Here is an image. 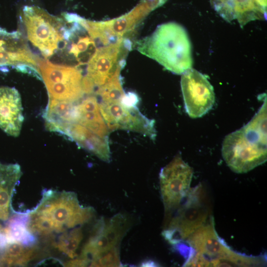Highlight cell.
Returning a JSON list of instances; mask_svg holds the SVG:
<instances>
[{
  "mask_svg": "<svg viewBox=\"0 0 267 267\" xmlns=\"http://www.w3.org/2000/svg\"><path fill=\"white\" fill-rule=\"evenodd\" d=\"M131 225L130 218L121 214L106 222L103 220L99 221L83 246L80 257L89 264L103 253L118 247Z\"/></svg>",
  "mask_w": 267,
  "mask_h": 267,
  "instance_id": "obj_11",
  "label": "cell"
},
{
  "mask_svg": "<svg viewBox=\"0 0 267 267\" xmlns=\"http://www.w3.org/2000/svg\"><path fill=\"white\" fill-rule=\"evenodd\" d=\"M76 108L74 103L49 98L44 114L46 128L65 134L71 125L76 123Z\"/></svg>",
  "mask_w": 267,
  "mask_h": 267,
  "instance_id": "obj_18",
  "label": "cell"
},
{
  "mask_svg": "<svg viewBox=\"0 0 267 267\" xmlns=\"http://www.w3.org/2000/svg\"><path fill=\"white\" fill-rule=\"evenodd\" d=\"M38 57L26 44L21 33L0 27V67L26 64L36 67Z\"/></svg>",
  "mask_w": 267,
  "mask_h": 267,
  "instance_id": "obj_14",
  "label": "cell"
},
{
  "mask_svg": "<svg viewBox=\"0 0 267 267\" xmlns=\"http://www.w3.org/2000/svg\"><path fill=\"white\" fill-rule=\"evenodd\" d=\"M38 67L49 98L75 103L83 97V77L77 66L55 64L39 58Z\"/></svg>",
  "mask_w": 267,
  "mask_h": 267,
  "instance_id": "obj_9",
  "label": "cell"
},
{
  "mask_svg": "<svg viewBox=\"0 0 267 267\" xmlns=\"http://www.w3.org/2000/svg\"><path fill=\"white\" fill-rule=\"evenodd\" d=\"M20 18L28 40L44 57L51 56L61 44L66 47L71 31L61 18L39 6L26 5L20 11Z\"/></svg>",
  "mask_w": 267,
  "mask_h": 267,
  "instance_id": "obj_5",
  "label": "cell"
},
{
  "mask_svg": "<svg viewBox=\"0 0 267 267\" xmlns=\"http://www.w3.org/2000/svg\"><path fill=\"white\" fill-rule=\"evenodd\" d=\"M167 0H141L131 11L119 17L104 21H92L83 18L80 24L95 42L107 45L125 38L150 12Z\"/></svg>",
  "mask_w": 267,
  "mask_h": 267,
  "instance_id": "obj_7",
  "label": "cell"
},
{
  "mask_svg": "<svg viewBox=\"0 0 267 267\" xmlns=\"http://www.w3.org/2000/svg\"><path fill=\"white\" fill-rule=\"evenodd\" d=\"M102 116L109 131L125 130L139 133L154 139L155 122L142 114L137 107H129L120 101L99 103Z\"/></svg>",
  "mask_w": 267,
  "mask_h": 267,
  "instance_id": "obj_13",
  "label": "cell"
},
{
  "mask_svg": "<svg viewBox=\"0 0 267 267\" xmlns=\"http://www.w3.org/2000/svg\"><path fill=\"white\" fill-rule=\"evenodd\" d=\"M76 123L102 137L109 131L102 116L96 97L91 95L76 104Z\"/></svg>",
  "mask_w": 267,
  "mask_h": 267,
  "instance_id": "obj_19",
  "label": "cell"
},
{
  "mask_svg": "<svg viewBox=\"0 0 267 267\" xmlns=\"http://www.w3.org/2000/svg\"><path fill=\"white\" fill-rule=\"evenodd\" d=\"M37 249L20 243H8L0 257V267L22 266L35 256Z\"/></svg>",
  "mask_w": 267,
  "mask_h": 267,
  "instance_id": "obj_22",
  "label": "cell"
},
{
  "mask_svg": "<svg viewBox=\"0 0 267 267\" xmlns=\"http://www.w3.org/2000/svg\"><path fill=\"white\" fill-rule=\"evenodd\" d=\"M94 215L92 208L80 204L75 193L47 190L43 192L37 206L27 213V227L34 236L59 234L84 224Z\"/></svg>",
  "mask_w": 267,
  "mask_h": 267,
  "instance_id": "obj_1",
  "label": "cell"
},
{
  "mask_svg": "<svg viewBox=\"0 0 267 267\" xmlns=\"http://www.w3.org/2000/svg\"><path fill=\"white\" fill-rule=\"evenodd\" d=\"M138 102V95L133 92L125 93L120 100L122 104L129 107H137Z\"/></svg>",
  "mask_w": 267,
  "mask_h": 267,
  "instance_id": "obj_26",
  "label": "cell"
},
{
  "mask_svg": "<svg viewBox=\"0 0 267 267\" xmlns=\"http://www.w3.org/2000/svg\"><path fill=\"white\" fill-rule=\"evenodd\" d=\"M193 170L185 163L180 154L177 155L160 173L161 197L166 219L171 217L190 189Z\"/></svg>",
  "mask_w": 267,
  "mask_h": 267,
  "instance_id": "obj_10",
  "label": "cell"
},
{
  "mask_svg": "<svg viewBox=\"0 0 267 267\" xmlns=\"http://www.w3.org/2000/svg\"><path fill=\"white\" fill-rule=\"evenodd\" d=\"M22 174L18 164L0 163V222H7L13 215L12 198Z\"/></svg>",
  "mask_w": 267,
  "mask_h": 267,
  "instance_id": "obj_16",
  "label": "cell"
},
{
  "mask_svg": "<svg viewBox=\"0 0 267 267\" xmlns=\"http://www.w3.org/2000/svg\"><path fill=\"white\" fill-rule=\"evenodd\" d=\"M122 69L119 68L106 83L98 88L96 93L100 97L101 102H119L125 94L120 75Z\"/></svg>",
  "mask_w": 267,
  "mask_h": 267,
  "instance_id": "obj_24",
  "label": "cell"
},
{
  "mask_svg": "<svg viewBox=\"0 0 267 267\" xmlns=\"http://www.w3.org/2000/svg\"><path fill=\"white\" fill-rule=\"evenodd\" d=\"M82 25L77 22L73 23L71 27V34L68 41L72 43L69 46V53L72 55L79 65L87 64L96 49L95 42L89 36H79L78 32Z\"/></svg>",
  "mask_w": 267,
  "mask_h": 267,
  "instance_id": "obj_20",
  "label": "cell"
},
{
  "mask_svg": "<svg viewBox=\"0 0 267 267\" xmlns=\"http://www.w3.org/2000/svg\"><path fill=\"white\" fill-rule=\"evenodd\" d=\"M83 238L81 228L75 227L61 234L53 245L61 253L74 259L77 256V250Z\"/></svg>",
  "mask_w": 267,
  "mask_h": 267,
  "instance_id": "obj_23",
  "label": "cell"
},
{
  "mask_svg": "<svg viewBox=\"0 0 267 267\" xmlns=\"http://www.w3.org/2000/svg\"><path fill=\"white\" fill-rule=\"evenodd\" d=\"M27 214H13L7 221L4 231L8 243H20L27 246L34 244L35 238L27 227Z\"/></svg>",
  "mask_w": 267,
  "mask_h": 267,
  "instance_id": "obj_21",
  "label": "cell"
},
{
  "mask_svg": "<svg viewBox=\"0 0 267 267\" xmlns=\"http://www.w3.org/2000/svg\"><path fill=\"white\" fill-rule=\"evenodd\" d=\"M137 50L174 74L192 68L191 44L185 28L174 22L158 25L154 32L136 43Z\"/></svg>",
  "mask_w": 267,
  "mask_h": 267,
  "instance_id": "obj_3",
  "label": "cell"
},
{
  "mask_svg": "<svg viewBox=\"0 0 267 267\" xmlns=\"http://www.w3.org/2000/svg\"><path fill=\"white\" fill-rule=\"evenodd\" d=\"M64 134L101 160L107 162L110 161L108 137L100 136L77 123L72 124Z\"/></svg>",
  "mask_w": 267,
  "mask_h": 267,
  "instance_id": "obj_17",
  "label": "cell"
},
{
  "mask_svg": "<svg viewBox=\"0 0 267 267\" xmlns=\"http://www.w3.org/2000/svg\"><path fill=\"white\" fill-rule=\"evenodd\" d=\"M141 267H156L157 264L154 261L148 260L145 261L141 264Z\"/></svg>",
  "mask_w": 267,
  "mask_h": 267,
  "instance_id": "obj_27",
  "label": "cell"
},
{
  "mask_svg": "<svg viewBox=\"0 0 267 267\" xmlns=\"http://www.w3.org/2000/svg\"><path fill=\"white\" fill-rule=\"evenodd\" d=\"M121 265L118 247L103 253L90 264L91 267H120Z\"/></svg>",
  "mask_w": 267,
  "mask_h": 267,
  "instance_id": "obj_25",
  "label": "cell"
},
{
  "mask_svg": "<svg viewBox=\"0 0 267 267\" xmlns=\"http://www.w3.org/2000/svg\"><path fill=\"white\" fill-rule=\"evenodd\" d=\"M184 200L163 231V236L172 244L186 240L211 217L206 192L201 184L190 189Z\"/></svg>",
  "mask_w": 267,
  "mask_h": 267,
  "instance_id": "obj_6",
  "label": "cell"
},
{
  "mask_svg": "<svg viewBox=\"0 0 267 267\" xmlns=\"http://www.w3.org/2000/svg\"><path fill=\"white\" fill-rule=\"evenodd\" d=\"M180 84L185 111L189 117H201L212 108L215 94L205 75L191 68L182 74Z\"/></svg>",
  "mask_w": 267,
  "mask_h": 267,
  "instance_id": "obj_12",
  "label": "cell"
},
{
  "mask_svg": "<svg viewBox=\"0 0 267 267\" xmlns=\"http://www.w3.org/2000/svg\"><path fill=\"white\" fill-rule=\"evenodd\" d=\"M267 116L266 95L263 104L252 119L225 137L222 156L234 172L245 173L267 161Z\"/></svg>",
  "mask_w": 267,
  "mask_h": 267,
  "instance_id": "obj_2",
  "label": "cell"
},
{
  "mask_svg": "<svg viewBox=\"0 0 267 267\" xmlns=\"http://www.w3.org/2000/svg\"><path fill=\"white\" fill-rule=\"evenodd\" d=\"M190 250L186 267H250L265 264L262 257L238 253L218 236L212 216L186 239Z\"/></svg>",
  "mask_w": 267,
  "mask_h": 267,
  "instance_id": "obj_4",
  "label": "cell"
},
{
  "mask_svg": "<svg viewBox=\"0 0 267 267\" xmlns=\"http://www.w3.org/2000/svg\"><path fill=\"white\" fill-rule=\"evenodd\" d=\"M24 121L20 95L14 88L0 87V128L16 137Z\"/></svg>",
  "mask_w": 267,
  "mask_h": 267,
  "instance_id": "obj_15",
  "label": "cell"
},
{
  "mask_svg": "<svg viewBox=\"0 0 267 267\" xmlns=\"http://www.w3.org/2000/svg\"><path fill=\"white\" fill-rule=\"evenodd\" d=\"M132 42L122 38L96 48L87 63V74L83 77L85 93H91L95 87L106 83L120 68L126 64L122 53L131 49Z\"/></svg>",
  "mask_w": 267,
  "mask_h": 267,
  "instance_id": "obj_8",
  "label": "cell"
}]
</instances>
